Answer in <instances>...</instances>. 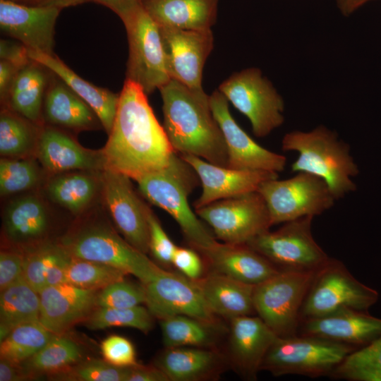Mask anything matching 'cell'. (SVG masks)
<instances>
[{"instance_id":"obj_4","label":"cell","mask_w":381,"mask_h":381,"mask_svg":"<svg viewBox=\"0 0 381 381\" xmlns=\"http://www.w3.org/2000/svg\"><path fill=\"white\" fill-rule=\"evenodd\" d=\"M137 183L147 200L176 220L193 249L200 252L217 242L190 207L188 195L200 181L195 171L180 155L174 152L164 168L140 178Z\"/></svg>"},{"instance_id":"obj_11","label":"cell","mask_w":381,"mask_h":381,"mask_svg":"<svg viewBox=\"0 0 381 381\" xmlns=\"http://www.w3.org/2000/svg\"><path fill=\"white\" fill-rule=\"evenodd\" d=\"M218 90L248 119L256 137L270 135L284 121V100L258 68L234 73Z\"/></svg>"},{"instance_id":"obj_36","label":"cell","mask_w":381,"mask_h":381,"mask_svg":"<svg viewBox=\"0 0 381 381\" xmlns=\"http://www.w3.org/2000/svg\"><path fill=\"white\" fill-rule=\"evenodd\" d=\"M54 336L40 321L14 328L0 344V358L22 363L39 351Z\"/></svg>"},{"instance_id":"obj_29","label":"cell","mask_w":381,"mask_h":381,"mask_svg":"<svg viewBox=\"0 0 381 381\" xmlns=\"http://www.w3.org/2000/svg\"><path fill=\"white\" fill-rule=\"evenodd\" d=\"M49 217L44 203L37 197L27 195L16 198L6 207L4 231L13 243L37 245L46 235Z\"/></svg>"},{"instance_id":"obj_8","label":"cell","mask_w":381,"mask_h":381,"mask_svg":"<svg viewBox=\"0 0 381 381\" xmlns=\"http://www.w3.org/2000/svg\"><path fill=\"white\" fill-rule=\"evenodd\" d=\"M378 292L358 281L340 261L329 258L316 272L301 309V320L342 309L368 312Z\"/></svg>"},{"instance_id":"obj_1","label":"cell","mask_w":381,"mask_h":381,"mask_svg":"<svg viewBox=\"0 0 381 381\" xmlns=\"http://www.w3.org/2000/svg\"><path fill=\"white\" fill-rule=\"evenodd\" d=\"M105 169L137 181L164 168L174 152L150 106L147 95L126 79L109 139L102 150Z\"/></svg>"},{"instance_id":"obj_56","label":"cell","mask_w":381,"mask_h":381,"mask_svg":"<svg viewBox=\"0 0 381 381\" xmlns=\"http://www.w3.org/2000/svg\"><path fill=\"white\" fill-rule=\"evenodd\" d=\"M370 0H353L351 6V12H353L356 8Z\"/></svg>"},{"instance_id":"obj_19","label":"cell","mask_w":381,"mask_h":381,"mask_svg":"<svg viewBox=\"0 0 381 381\" xmlns=\"http://www.w3.org/2000/svg\"><path fill=\"white\" fill-rule=\"evenodd\" d=\"M180 155L195 171L202 185V193L193 203L195 209L257 191L263 181L279 177L275 172L235 169L212 164L193 155Z\"/></svg>"},{"instance_id":"obj_47","label":"cell","mask_w":381,"mask_h":381,"mask_svg":"<svg viewBox=\"0 0 381 381\" xmlns=\"http://www.w3.org/2000/svg\"><path fill=\"white\" fill-rule=\"evenodd\" d=\"M24 255L13 250L0 253V291H3L23 277Z\"/></svg>"},{"instance_id":"obj_43","label":"cell","mask_w":381,"mask_h":381,"mask_svg":"<svg viewBox=\"0 0 381 381\" xmlns=\"http://www.w3.org/2000/svg\"><path fill=\"white\" fill-rule=\"evenodd\" d=\"M35 163L29 159L2 158L0 161V193L8 195L30 189L39 180Z\"/></svg>"},{"instance_id":"obj_27","label":"cell","mask_w":381,"mask_h":381,"mask_svg":"<svg viewBox=\"0 0 381 381\" xmlns=\"http://www.w3.org/2000/svg\"><path fill=\"white\" fill-rule=\"evenodd\" d=\"M195 282L206 303L216 315L231 320L255 313L253 302L255 286L212 270Z\"/></svg>"},{"instance_id":"obj_10","label":"cell","mask_w":381,"mask_h":381,"mask_svg":"<svg viewBox=\"0 0 381 381\" xmlns=\"http://www.w3.org/2000/svg\"><path fill=\"white\" fill-rule=\"evenodd\" d=\"M267 206L272 226L303 217L320 215L337 200L321 178L307 172L263 181L257 190Z\"/></svg>"},{"instance_id":"obj_28","label":"cell","mask_w":381,"mask_h":381,"mask_svg":"<svg viewBox=\"0 0 381 381\" xmlns=\"http://www.w3.org/2000/svg\"><path fill=\"white\" fill-rule=\"evenodd\" d=\"M160 28L209 30L214 25L218 0H142Z\"/></svg>"},{"instance_id":"obj_25","label":"cell","mask_w":381,"mask_h":381,"mask_svg":"<svg viewBox=\"0 0 381 381\" xmlns=\"http://www.w3.org/2000/svg\"><path fill=\"white\" fill-rule=\"evenodd\" d=\"M32 60L46 67L80 97L95 113L106 132L109 134L116 115L119 94L97 87L84 80L55 54L28 49Z\"/></svg>"},{"instance_id":"obj_22","label":"cell","mask_w":381,"mask_h":381,"mask_svg":"<svg viewBox=\"0 0 381 381\" xmlns=\"http://www.w3.org/2000/svg\"><path fill=\"white\" fill-rule=\"evenodd\" d=\"M301 335L350 346H365L381 335V319L365 311L342 309L303 320Z\"/></svg>"},{"instance_id":"obj_33","label":"cell","mask_w":381,"mask_h":381,"mask_svg":"<svg viewBox=\"0 0 381 381\" xmlns=\"http://www.w3.org/2000/svg\"><path fill=\"white\" fill-rule=\"evenodd\" d=\"M159 321L166 348H208L217 341L221 328L219 323H210L186 315H174Z\"/></svg>"},{"instance_id":"obj_52","label":"cell","mask_w":381,"mask_h":381,"mask_svg":"<svg viewBox=\"0 0 381 381\" xmlns=\"http://www.w3.org/2000/svg\"><path fill=\"white\" fill-rule=\"evenodd\" d=\"M20 69L5 61L0 60V97L6 103L15 78Z\"/></svg>"},{"instance_id":"obj_37","label":"cell","mask_w":381,"mask_h":381,"mask_svg":"<svg viewBox=\"0 0 381 381\" xmlns=\"http://www.w3.org/2000/svg\"><path fill=\"white\" fill-rule=\"evenodd\" d=\"M332 375L353 381H381V335L348 354Z\"/></svg>"},{"instance_id":"obj_7","label":"cell","mask_w":381,"mask_h":381,"mask_svg":"<svg viewBox=\"0 0 381 381\" xmlns=\"http://www.w3.org/2000/svg\"><path fill=\"white\" fill-rule=\"evenodd\" d=\"M317 270H282L255 286V313L278 337L296 335L301 306Z\"/></svg>"},{"instance_id":"obj_12","label":"cell","mask_w":381,"mask_h":381,"mask_svg":"<svg viewBox=\"0 0 381 381\" xmlns=\"http://www.w3.org/2000/svg\"><path fill=\"white\" fill-rule=\"evenodd\" d=\"M313 217L285 222L279 229L258 235L247 245L280 270H317L329 257L312 234Z\"/></svg>"},{"instance_id":"obj_20","label":"cell","mask_w":381,"mask_h":381,"mask_svg":"<svg viewBox=\"0 0 381 381\" xmlns=\"http://www.w3.org/2000/svg\"><path fill=\"white\" fill-rule=\"evenodd\" d=\"M97 291L68 282L45 286L39 292L40 322L53 334H64L91 314Z\"/></svg>"},{"instance_id":"obj_6","label":"cell","mask_w":381,"mask_h":381,"mask_svg":"<svg viewBox=\"0 0 381 381\" xmlns=\"http://www.w3.org/2000/svg\"><path fill=\"white\" fill-rule=\"evenodd\" d=\"M354 346L316 337H277L269 348L260 370L274 376L297 374L319 377L332 374Z\"/></svg>"},{"instance_id":"obj_32","label":"cell","mask_w":381,"mask_h":381,"mask_svg":"<svg viewBox=\"0 0 381 381\" xmlns=\"http://www.w3.org/2000/svg\"><path fill=\"white\" fill-rule=\"evenodd\" d=\"M40 298L23 277L1 291L0 341L24 323L40 321Z\"/></svg>"},{"instance_id":"obj_24","label":"cell","mask_w":381,"mask_h":381,"mask_svg":"<svg viewBox=\"0 0 381 381\" xmlns=\"http://www.w3.org/2000/svg\"><path fill=\"white\" fill-rule=\"evenodd\" d=\"M38 156L43 167L52 172L105 169L102 150L86 149L61 131L44 128L38 140Z\"/></svg>"},{"instance_id":"obj_34","label":"cell","mask_w":381,"mask_h":381,"mask_svg":"<svg viewBox=\"0 0 381 381\" xmlns=\"http://www.w3.org/2000/svg\"><path fill=\"white\" fill-rule=\"evenodd\" d=\"M82 356L83 351L75 341L64 334H54L39 351L20 364L31 380L63 370L77 363Z\"/></svg>"},{"instance_id":"obj_16","label":"cell","mask_w":381,"mask_h":381,"mask_svg":"<svg viewBox=\"0 0 381 381\" xmlns=\"http://www.w3.org/2000/svg\"><path fill=\"white\" fill-rule=\"evenodd\" d=\"M212 114L223 133L228 152V167L279 173L286 164L284 155L269 150L251 138L231 116L229 101L218 90L210 95Z\"/></svg>"},{"instance_id":"obj_44","label":"cell","mask_w":381,"mask_h":381,"mask_svg":"<svg viewBox=\"0 0 381 381\" xmlns=\"http://www.w3.org/2000/svg\"><path fill=\"white\" fill-rule=\"evenodd\" d=\"M144 286L123 279L114 282L97 291L96 307L130 308L145 303Z\"/></svg>"},{"instance_id":"obj_54","label":"cell","mask_w":381,"mask_h":381,"mask_svg":"<svg viewBox=\"0 0 381 381\" xmlns=\"http://www.w3.org/2000/svg\"><path fill=\"white\" fill-rule=\"evenodd\" d=\"M20 4L38 7H52L62 9L66 7L76 6L90 0H8Z\"/></svg>"},{"instance_id":"obj_14","label":"cell","mask_w":381,"mask_h":381,"mask_svg":"<svg viewBox=\"0 0 381 381\" xmlns=\"http://www.w3.org/2000/svg\"><path fill=\"white\" fill-rule=\"evenodd\" d=\"M143 285L145 304L153 317L162 320L186 315L218 323L196 282L186 276L163 270L155 279Z\"/></svg>"},{"instance_id":"obj_45","label":"cell","mask_w":381,"mask_h":381,"mask_svg":"<svg viewBox=\"0 0 381 381\" xmlns=\"http://www.w3.org/2000/svg\"><path fill=\"white\" fill-rule=\"evenodd\" d=\"M147 221L150 230L149 252L160 264L172 265L173 256L177 246L166 234L150 207L147 210Z\"/></svg>"},{"instance_id":"obj_30","label":"cell","mask_w":381,"mask_h":381,"mask_svg":"<svg viewBox=\"0 0 381 381\" xmlns=\"http://www.w3.org/2000/svg\"><path fill=\"white\" fill-rule=\"evenodd\" d=\"M56 77V79L49 81L44 96L46 120L52 124L75 130L94 128L99 120L94 111Z\"/></svg>"},{"instance_id":"obj_13","label":"cell","mask_w":381,"mask_h":381,"mask_svg":"<svg viewBox=\"0 0 381 381\" xmlns=\"http://www.w3.org/2000/svg\"><path fill=\"white\" fill-rule=\"evenodd\" d=\"M195 212L225 243L247 244L272 226L267 206L258 191L214 201Z\"/></svg>"},{"instance_id":"obj_9","label":"cell","mask_w":381,"mask_h":381,"mask_svg":"<svg viewBox=\"0 0 381 381\" xmlns=\"http://www.w3.org/2000/svg\"><path fill=\"white\" fill-rule=\"evenodd\" d=\"M122 22L128 43L126 79L150 95L172 79L160 27L143 6Z\"/></svg>"},{"instance_id":"obj_31","label":"cell","mask_w":381,"mask_h":381,"mask_svg":"<svg viewBox=\"0 0 381 381\" xmlns=\"http://www.w3.org/2000/svg\"><path fill=\"white\" fill-rule=\"evenodd\" d=\"M48 73L46 67L34 60L20 68L6 102L9 109L34 123H39L49 81Z\"/></svg>"},{"instance_id":"obj_17","label":"cell","mask_w":381,"mask_h":381,"mask_svg":"<svg viewBox=\"0 0 381 381\" xmlns=\"http://www.w3.org/2000/svg\"><path fill=\"white\" fill-rule=\"evenodd\" d=\"M160 30L171 78L195 92L205 93L202 70L214 45L211 29Z\"/></svg>"},{"instance_id":"obj_55","label":"cell","mask_w":381,"mask_h":381,"mask_svg":"<svg viewBox=\"0 0 381 381\" xmlns=\"http://www.w3.org/2000/svg\"><path fill=\"white\" fill-rule=\"evenodd\" d=\"M338 8L344 15H350L353 0H335Z\"/></svg>"},{"instance_id":"obj_53","label":"cell","mask_w":381,"mask_h":381,"mask_svg":"<svg viewBox=\"0 0 381 381\" xmlns=\"http://www.w3.org/2000/svg\"><path fill=\"white\" fill-rule=\"evenodd\" d=\"M30 380L20 363L6 359L0 360V381H23Z\"/></svg>"},{"instance_id":"obj_41","label":"cell","mask_w":381,"mask_h":381,"mask_svg":"<svg viewBox=\"0 0 381 381\" xmlns=\"http://www.w3.org/2000/svg\"><path fill=\"white\" fill-rule=\"evenodd\" d=\"M68 254L61 243L37 244L24 255L23 278L38 293L46 286L49 268Z\"/></svg>"},{"instance_id":"obj_40","label":"cell","mask_w":381,"mask_h":381,"mask_svg":"<svg viewBox=\"0 0 381 381\" xmlns=\"http://www.w3.org/2000/svg\"><path fill=\"white\" fill-rule=\"evenodd\" d=\"M127 274L104 263L72 258L66 268V280L83 289L99 291L124 279Z\"/></svg>"},{"instance_id":"obj_5","label":"cell","mask_w":381,"mask_h":381,"mask_svg":"<svg viewBox=\"0 0 381 381\" xmlns=\"http://www.w3.org/2000/svg\"><path fill=\"white\" fill-rule=\"evenodd\" d=\"M61 243L72 258L113 266L135 276L143 284L155 279L163 270L104 224L85 226L64 237Z\"/></svg>"},{"instance_id":"obj_49","label":"cell","mask_w":381,"mask_h":381,"mask_svg":"<svg viewBox=\"0 0 381 381\" xmlns=\"http://www.w3.org/2000/svg\"><path fill=\"white\" fill-rule=\"evenodd\" d=\"M0 58L18 69L27 66L32 61L28 55V49L24 44L6 40L0 41Z\"/></svg>"},{"instance_id":"obj_23","label":"cell","mask_w":381,"mask_h":381,"mask_svg":"<svg viewBox=\"0 0 381 381\" xmlns=\"http://www.w3.org/2000/svg\"><path fill=\"white\" fill-rule=\"evenodd\" d=\"M200 253L212 271L253 286L265 282L282 270L247 244L217 241Z\"/></svg>"},{"instance_id":"obj_18","label":"cell","mask_w":381,"mask_h":381,"mask_svg":"<svg viewBox=\"0 0 381 381\" xmlns=\"http://www.w3.org/2000/svg\"><path fill=\"white\" fill-rule=\"evenodd\" d=\"M61 9L0 0V28L28 49L54 54V29Z\"/></svg>"},{"instance_id":"obj_42","label":"cell","mask_w":381,"mask_h":381,"mask_svg":"<svg viewBox=\"0 0 381 381\" xmlns=\"http://www.w3.org/2000/svg\"><path fill=\"white\" fill-rule=\"evenodd\" d=\"M131 367L119 368L104 360L90 359L75 363L49 377L65 381H127Z\"/></svg>"},{"instance_id":"obj_2","label":"cell","mask_w":381,"mask_h":381,"mask_svg":"<svg viewBox=\"0 0 381 381\" xmlns=\"http://www.w3.org/2000/svg\"><path fill=\"white\" fill-rule=\"evenodd\" d=\"M159 90L163 127L174 152L228 167L226 145L212 114L210 96L195 92L174 79Z\"/></svg>"},{"instance_id":"obj_26","label":"cell","mask_w":381,"mask_h":381,"mask_svg":"<svg viewBox=\"0 0 381 381\" xmlns=\"http://www.w3.org/2000/svg\"><path fill=\"white\" fill-rule=\"evenodd\" d=\"M224 357L204 347L166 348L156 358L155 365L169 381H201L218 377L224 369Z\"/></svg>"},{"instance_id":"obj_50","label":"cell","mask_w":381,"mask_h":381,"mask_svg":"<svg viewBox=\"0 0 381 381\" xmlns=\"http://www.w3.org/2000/svg\"><path fill=\"white\" fill-rule=\"evenodd\" d=\"M113 11L123 21L143 6L142 0H90Z\"/></svg>"},{"instance_id":"obj_48","label":"cell","mask_w":381,"mask_h":381,"mask_svg":"<svg viewBox=\"0 0 381 381\" xmlns=\"http://www.w3.org/2000/svg\"><path fill=\"white\" fill-rule=\"evenodd\" d=\"M172 265L191 280H198L202 277L203 262L193 248L177 246L173 256Z\"/></svg>"},{"instance_id":"obj_38","label":"cell","mask_w":381,"mask_h":381,"mask_svg":"<svg viewBox=\"0 0 381 381\" xmlns=\"http://www.w3.org/2000/svg\"><path fill=\"white\" fill-rule=\"evenodd\" d=\"M33 122L13 110L4 109L0 116V153L2 156H19L32 147L40 133Z\"/></svg>"},{"instance_id":"obj_39","label":"cell","mask_w":381,"mask_h":381,"mask_svg":"<svg viewBox=\"0 0 381 381\" xmlns=\"http://www.w3.org/2000/svg\"><path fill=\"white\" fill-rule=\"evenodd\" d=\"M85 322L91 329L128 327L147 333L153 327V315L141 305L121 308L97 307Z\"/></svg>"},{"instance_id":"obj_3","label":"cell","mask_w":381,"mask_h":381,"mask_svg":"<svg viewBox=\"0 0 381 381\" xmlns=\"http://www.w3.org/2000/svg\"><path fill=\"white\" fill-rule=\"evenodd\" d=\"M282 149L298 153L291 165L292 172H307L321 178L336 200L356 191L352 179L359 170L350 146L327 127L320 125L309 131L289 132L282 138Z\"/></svg>"},{"instance_id":"obj_46","label":"cell","mask_w":381,"mask_h":381,"mask_svg":"<svg viewBox=\"0 0 381 381\" xmlns=\"http://www.w3.org/2000/svg\"><path fill=\"white\" fill-rule=\"evenodd\" d=\"M103 358L107 363L119 368H128L138 364L133 344L119 335H111L100 345Z\"/></svg>"},{"instance_id":"obj_51","label":"cell","mask_w":381,"mask_h":381,"mask_svg":"<svg viewBox=\"0 0 381 381\" xmlns=\"http://www.w3.org/2000/svg\"><path fill=\"white\" fill-rule=\"evenodd\" d=\"M127 381H169L157 366L149 367L139 363L131 366Z\"/></svg>"},{"instance_id":"obj_35","label":"cell","mask_w":381,"mask_h":381,"mask_svg":"<svg viewBox=\"0 0 381 381\" xmlns=\"http://www.w3.org/2000/svg\"><path fill=\"white\" fill-rule=\"evenodd\" d=\"M97 189V181L94 176L75 172L52 179L47 192L53 201L77 214L91 202Z\"/></svg>"},{"instance_id":"obj_21","label":"cell","mask_w":381,"mask_h":381,"mask_svg":"<svg viewBox=\"0 0 381 381\" xmlns=\"http://www.w3.org/2000/svg\"><path fill=\"white\" fill-rule=\"evenodd\" d=\"M277 337L259 316L232 318L228 344L231 364L243 377L255 379L265 354Z\"/></svg>"},{"instance_id":"obj_15","label":"cell","mask_w":381,"mask_h":381,"mask_svg":"<svg viewBox=\"0 0 381 381\" xmlns=\"http://www.w3.org/2000/svg\"><path fill=\"white\" fill-rule=\"evenodd\" d=\"M130 179L117 171L103 170L101 176L103 196L116 228L126 241L147 254L150 244L149 207L138 197Z\"/></svg>"}]
</instances>
